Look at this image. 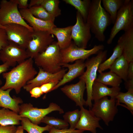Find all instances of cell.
<instances>
[{"instance_id": "6da1fadb", "label": "cell", "mask_w": 133, "mask_h": 133, "mask_svg": "<svg viewBox=\"0 0 133 133\" xmlns=\"http://www.w3.org/2000/svg\"><path fill=\"white\" fill-rule=\"evenodd\" d=\"M33 59L29 58L15 66L8 72L2 73L5 83L1 89H14L17 94L27 83L33 79L38 72L33 66Z\"/></svg>"}, {"instance_id": "7a4b0ae2", "label": "cell", "mask_w": 133, "mask_h": 133, "mask_svg": "<svg viewBox=\"0 0 133 133\" xmlns=\"http://www.w3.org/2000/svg\"><path fill=\"white\" fill-rule=\"evenodd\" d=\"M101 2V0L91 1L86 22L95 37L99 41L103 42L105 39L104 32L112 21Z\"/></svg>"}, {"instance_id": "3957f363", "label": "cell", "mask_w": 133, "mask_h": 133, "mask_svg": "<svg viewBox=\"0 0 133 133\" xmlns=\"http://www.w3.org/2000/svg\"><path fill=\"white\" fill-rule=\"evenodd\" d=\"M34 59L36 65L46 72L54 73L61 69L60 49L57 42L53 41Z\"/></svg>"}, {"instance_id": "277c9868", "label": "cell", "mask_w": 133, "mask_h": 133, "mask_svg": "<svg viewBox=\"0 0 133 133\" xmlns=\"http://www.w3.org/2000/svg\"><path fill=\"white\" fill-rule=\"evenodd\" d=\"M107 50L99 51L95 56L88 59L85 62L86 70L79 77L85 83L86 90L87 99L86 105L91 108L92 91L93 84L97 78V72L100 65L106 59Z\"/></svg>"}, {"instance_id": "5b68a950", "label": "cell", "mask_w": 133, "mask_h": 133, "mask_svg": "<svg viewBox=\"0 0 133 133\" xmlns=\"http://www.w3.org/2000/svg\"><path fill=\"white\" fill-rule=\"evenodd\" d=\"M114 24L107 40L111 44L117 34L121 30L124 32L133 27V0H125L118 10Z\"/></svg>"}, {"instance_id": "8992f818", "label": "cell", "mask_w": 133, "mask_h": 133, "mask_svg": "<svg viewBox=\"0 0 133 133\" xmlns=\"http://www.w3.org/2000/svg\"><path fill=\"white\" fill-rule=\"evenodd\" d=\"M15 23L24 25L33 31V28L23 18L18 9L16 0H2L0 3V24Z\"/></svg>"}, {"instance_id": "52a82bcc", "label": "cell", "mask_w": 133, "mask_h": 133, "mask_svg": "<svg viewBox=\"0 0 133 133\" xmlns=\"http://www.w3.org/2000/svg\"><path fill=\"white\" fill-rule=\"evenodd\" d=\"M104 48L102 45H96L91 49L86 50L77 46L74 42L66 48L60 50L61 63L67 64L79 60H84L92 55L97 54Z\"/></svg>"}, {"instance_id": "ba28073f", "label": "cell", "mask_w": 133, "mask_h": 133, "mask_svg": "<svg viewBox=\"0 0 133 133\" xmlns=\"http://www.w3.org/2000/svg\"><path fill=\"white\" fill-rule=\"evenodd\" d=\"M18 114L22 117L28 118L33 123L38 125L42 119L47 115L54 111H58L60 114L64 113L63 110L55 103H51L45 108L34 107L30 103L22 104L19 105Z\"/></svg>"}, {"instance_id": "9c48e42d", "label": "cell", "mask_w": 133, "mask_h": 133, "mask_svg": "<svg viewBox=\"0 0 133 133\" xmlns=\"http://www.w3.org/2000/svg\"><path fill=\"white\" fill-rule=\"evenodd\" d=\"M53 35L48 31H34L26 51L29 57L34 59L54 41Z\"/></svg>"}, {"instance_id": "30bf717a", "label": "cell", "mask_w": 133, "mask_h": 133, "mask_svg": "<svg viewBox=\"0 0 133 133\" xmlns=\"http://www.w3.org/2000/svg\"><path fill=\"white\" fill-rule=\"evenodd\" d=\"M90 109L96 116L102 119L107 126L109 122L113 120L118 111L115 98L109 99L107 97L94 102Z\"/></svg>"}, {"instance_id": "8fae6325", "label": "cell", "mask_w": 133, "mask_h": 133, "mask_svg": "<svg viewBox=\"0 0 133 133\" xmlns=\"http://www.w3.org/2000/svg\"><path fill=\"white\" fill-rule=\"evenodd\" d=\"M4 26L8 41L13 42L26 50L32 39L33 31L19 24H10Z\"/></svg>"}, {"instance_id": "7c38bea8", "label": "cell", "mask_w": 133, "mask_h": 133, "mask_svg": "<svg viewBox=\"0 0 133 133\" xmlns=\"http://www.w3.org/2000/svg\"><path fill=\"white\" fill-rule=\"evenodd\" d=\"M76 23L72 28V39L78 47L86 49L91 37L90 28L78 11L76 12Z\"/></svg>"}, {"instance_id": "4fadbf2b", "label": "cell", "mask_w": 133, "mask_h": 133, "mask_svg": "<svg viewBox=\"0 0 133 133\" xmlns=\"http://www.w3.org/2000/svg\"><path fill=\"white\" fill-rule=\"evenodd\" d=\"M29 58L26 50L10 41L0 51V60L10 63L14 66Z\"/></svg>"}, {"instance_id": "5bb4252c", "label": "cell", "mask_w": 133, "mask_h": 133, "mask_svg": "<svg viewBox=\"0 0 133 133\" xmlns=\"http://www.w3.org/2000/svg\"><path fill=\"white\" fill-rule=\"evenodd\" d=\"M67 70L61 69L57 72L53 73L45 71L39 68L37 76L28 81L23 88L26 91L29 92L33 88L40 87L47 83L53 81L59 82L62 79Z\"/></svg>"}, {"instance_id": "9a60e30c", "label": "cell", "mask_w": 133, "mask_h": 133, "mask_svg": "<svg viewBox=\"0 0 133 133\" xmlns=\"http://www.w3.org/2000/svg\"><path fill=\"white\" fill-rule=\"evenodd\" d=\"M80 108V117L76 129L89 131L92 133H97V128L103 130L99 123L100 118L96 116L90 109L88 110L83 106Z\"/></svg>"}, {"instance_id": "2e32d148", "label": "cell", "mask_w": 133, "mask_h": 133, "mask_svg": "<svg viewBox=\"0 0 133 133\" xmlns=\"http://www.w3.org/2000/svg\"><path fill=\"white\" fill-rule=\"evenodd\" d=\"M86 89L85 83L80 79L77 83L66 85L61 89V91L68 98L76 103L80 108L86 105V101L83 98V94Z\"/></svg>"}, {"instance_id": "e0dca14e", "label": "cell", "mask_w": 133, "mask_h": 133, "mask_svg": "<svg viewBox=\"0 0 133 133\" xmlns=\"http://www.w3.org/2000/svg\"><path fill=\"white\" fill-rule=\"evenodd\" d=\"M84 60H79L75 61V63L70 64L68 63H61L62 67H66L68 69L67 72L65 74L62 79L52 89L51 91L57 89L79 76H81L84 72L85 68Z\"/></svg>"}, {"instance_id": "ac0fdd59", "label": "cell", "mask_w": 133, "mask_h": 133, "mask_svg": "<svg viewBox=\"0 0 133 133\" xmlns=\"http://www.w3.org/2000/svg\"><path fill=\"white\" fill-rule=\"evenodd\" d=\"M19 11L23 18L29 23L34 31L49 32L56 27L54 23L44 21L35 17L29 8L20 9Z\"/></svg>"}, {"instance_id": "d6986e66", "label": "cell", "mask_w": 133, "mask_h": 133, "mask_svg": "<svg viewBox=\"0 0 133 133\" xmlns=\"http://www.w3.org/2000/svg\"><path fill=\"white\" fill-rule=\"evenodd\" d=\"M120 90L119 87L109 88L106 85L95 81L92 87V100L95 102L107 96H109L111 98H115Z\"/></svg>"}, {"instance_id": "ffe728a7", "label": "cell", "mask_w": 133, "mask_h": 133, "mask_svg": "<svg viewBox=\"0 0 133 133\" xmlns=\"http://www.w3.org/2000/svg\"><path fill=\"white\" fill-rule=\"evenodd\" d=\"M12 90L9 88L3 90L0 88V107L8 109L18 114L19 104H22L23 101L19 97H11L10 93Z\"/></svg>"}, {"instance_id": "44dd1931", "label": "cell", "mask_w": 133, "mask_h": 133, "mask_svg": "<svg viewBox=\"0 0 133 133\" xmlns=\"http://www.w3.org/2000/svg\"><path fill=\"white\" fill-rule=\"evenodd\" d=\"M72 27V26L61 28L56 27L49 32L56 37L57 42L60 50L67 47L72 42L71 32Z\"/></svg>"}, {"instance_id": "7402d4cb", "label": "cell", "mask_w": 133, "mask_h": 133, "mask_svg": "<svg viewBox=\"0 0 133 133\" xmlns=\"http://www.w3.org/2000/svg\"><path fill=\"white\" fill-rule=\"evenodd\" d=\"M118 40L122 46V54L129 63L133 62V27L125 32Z\"/></svg>"}, {"instance_id": "603a6c76", "label": "cell", "mask_w": 133, "mask_h": 133, "mask_svg": "<svg viewBox=\"0 0 133 133\" xmlns=\"http://www.w3.org/2000/svg\"><path fill=\"white\" fill-rule=\"evenodd\" d=\"M129 64L122 54L115 60L109 69L110 71L126 82L127 80Z\"/></svg>"}, {"instance_id": "cb8c5ba5", "label": "cell", "mask_w": 133, "mask_h": 133, "mask_svg": "<svg viewBox=\"0 0 133 133\" xmlns=\"http://www.w3.org/2000/svg\"><path fill=\"white\" fill-rule=\"evenodd\" d=\"M22 117L18 113L3 108L0 109V125L3 126L19 125Z\"/></svg>"}, {"instance_id": "d4e9b609", "label": "cell", "mask_w": 133, "mask_h": 133, "mask_svg": "<svg viewBox=\"0 0 133 133\" xmlns=\"http://www.w3.org/2000/svg\"><path fill=\"white\" fill-rule=\"evenodd\" d=\"M95 81L113 87H119L122 82V80L119 77L110 71L100 73Z\"/></svg>"}, {"instance_id": "484cf974", "label": "cell", "mask_w": 133, "mask_h": 133, "mask_svg": "<svg viewBox=\"0 0 133 133\" xmlns=\"http://www.w3.org/2000/svg\"><path fill=\"white\" fill-rule=\"evenodd\" d=\"M124 0H101L103 8L109 14L112 23L114 24L115 21L117 12L123 5Z\"/></svg>"}, {"instance_id": "4316f807", "label": "cell", "mask_w": 133, "mask_h": 133, "mask_svg": "<svg viewBox=\"0 0 133 133\" xmlns=\"http://www.w3.org/2000/svg\"><path fill=\"white\" fill-rule=\"evenodd\" d=\"M122 45L118 40L117 44L114 49L113 53L109 58L100 65L98 71L100 73L109 69L115 60L122 55Z\"/></svg>"}, {"instance_id": "83f0119b", "label": "cell", "mask_w": 133, "mask_h": 133, "mask_svg": "<svg viewBox=\"0 0 133 133\" xmlns=\"http://www.w3.org/2000/svg\"><path fill=\"white\" fill-rule=\"evenodd\" d=\"M66 3L69 4L77 9L86 22L91 0H64Z\"/></svg>"}, {"instance_id": "f1b7e54d", "label": "cell", "mask_w": 133, "mask_h": 133, "mask_svg": "<svg viewBox=\"0 0 133 133\" xmlns=\"http://www.w3.org/2000/svg\"><path fill=\"white\" fill-rule=\"evenodd\" d=\"M116 104L117 106L121 103L122 106L129 110L133 114V90H128L125 93L119 92L115 98Z\"/></svg>"}, {"instance_id": "f546056e", "label": "cell", "mask_w": 133, "mask_h": 133, "mask_svg": "<svg viewBox=\"0 0 133 133\" xmlns=\"http://www.w3.org/2000/svg\"><path fill=\"white\" fill-rule=\"evenodd\" d=\"M20 123L24 130L28 133H43L44 132L49 131L52 127L47 125L45 127H41L33 123L27 118L22 117Z\"/></svg>"}, {"instance_id": "4dcf8cb0", "label": "cell", "mask_w": 133, "mask_h": 133, "mask_svg": "<svg viewBox=\"0 0 133 133\" xmlns=\"http://www.w3.org/2000/svg\"><path fill=\"white\" fill-rule=\"evenodd\" d=\"M29 8L32 14L36 17L54 23L55 17L48 12L41 5L32 6Z\"/></svg>"}, {"instance_id": "1f68e13d", "label": "cell", "mask_w": 133, "mask_h": 133, "mask_svg": "<svg viewBox=\"0 0 133 133\" xmlns=\"http://www.w3.org/2000/svg\"><path fill=\"white\" fill-rule=\"evenodd\" d=\"M59 3L58 0H41L40 5L56 17L61 15V10L59 7Z\"/></svg>"}, {"instance_id": "d6a6232c", "label": "cell", "mask_w": 133, "mask_h": 133, "mask_svg": "<svg viewBox=\"0 0 133 133\" xmlns=\"http://www.w3.org/2000/svg\"><path fill=\"white\" fill-rule=\"evenodd\" d=\"M41 123L59 129H68L69 126V124L64 120L46 116L42 119Z\"/></svg>"}, {"instance_id": "836d02e7", "label": "cell", "mask_w": 133, "mask_h": 133, "mask_svg": "<svg viewBox=\"0 0 133 133\" xmlns=\"http://www.w3.org/2000/svg\"><path fill=\"white\" fill-rule=\"evenodd\" d=\"M81 112L78 109L66 112L63 116L64 120L70 125L69 129H76V126L80 118Z\"/></svg>"}, {"instance_id": "e575fe53", "label": "cell", "mask_w": 133, "mask_h": 133, "mask_svg": "<svg viewBox=\"0 0 133 133\" xmlns=\"http://www.w3.org/2000/svg\"><path fill=\"white\" fill-rule=\"evenodd\" d=\"M59 82L53 81L45 83L40 86L43 93H47L51 91L52 89Z\"/></svg>"}, {"instance_id": "d590c367", "label": "cell", "mask_w": 133, "mask_h": 133, "mask_svg": "<svg viewBox=\"0 0 133 133\" xmlns=\"http://www.w3.org/2000/svg\"><path fill=\"white\" fill-rule=\"evenodd\" d=\"M49 133H83L84 131L79 130H72L69 128L59 129L52 127Z\"/></svg>"}, {"instance_id": "8d00e7d4", "label": "cell", "mask_w": 133, "mask_h": 133, "mask_svg": "<svg viewBox=\"0 0 133 133\" xmlns=\"http://www.w3.org/2000/svg\"><path fill=\"white\" fill-rule=\"evenodd\" d=\"M7 36L4 29L0 28V51L8 43Z\"/></svg>"}, {"instance_id": "74e56055", "label": "cell", "mask_w": 133, "mask_h": 133, "mask_svg": "<svg viewBox=\"0 0 133 133\" xmlns=\"http://www.w3.org/2000/svg\"><path fill=\"white\" fill-rule=\"evenodd\" d=\"M17 128L15 125L3 126L0 125V133H15Z\"/></svg>"}, {"instance_id": "f35d334b", "label": "cell", "mask_w": 133, "mask_h": 133, "mask_svg": "<svg viewBox=\"0 0 133 133\" xmlns=\"http://www.w3.org/2000/svg\"><path fill=\"white\" fill-rule=\"evenodd\" d=\"M31 97L38 98L40 97L43 94L40 87H36L32 89L30 91Z\"/></svg>"}, {"instance_id": "ab89813d", "label": "cell", "mask_w": 133, "mask_h": 133, "mask_svg": "<svg viewBox=\"0 0 133 133\" xmlns=\"http://www.w3.org/2000/svg\"><path fill=\"white\" fill-rule=\"evenodd\" d=\"M12 66L11 64L8 63L6 62L0 65V74L1 73L6 72L10 67ZM2 84V82L0 79V85Z\"/></svg>"}, {"instance_id": "60d3db41", "label": "cell", "mask_w": 133, "mask_h": 133, "mask_svg": "<svg viewBox=\"0 0 133 133\" xmlns=\"http://www.w3.org/2000/svg\"><path fill=\"white\" fill-rule=\"evenodd\" d=\"M18 4V8L20 9L28 8L29 4L28 0H16Z\"/></svg>"}, {"instance_id": "b9f144b4", "label": "cell", "mask_w": 133, "mask_h": 133, "mask_svg": "<svg viewBox=\"0 0 133 133\" xmlns=\"http://www.w3.org/2000/svg\"><path fill=\"white\" fill-rule=\"evenodd\" d=\"M133 79V62H130L129 64L127 72V79Z\"/></svg>"}, {"instance_id": "7bdbcfd3", "label": "cell", "mask_w": 133, "mask_h": 133, "mask_svg": "<svg viewBox=\"0 0 133 133\" xmlns=\"http://www.w3.org/2000/svg\"><path fill=\"white\" fill-rule=\"evenodd\" d=\"M126 88L128 90H133V79H127L125 82Z\"/></svg>"}, {"instance_id": "ee69618b", "label": "cell", "mask_w": 133, "mask_h": 133, "mask_svg": "<svg viewBox=\"0 0 133 133\" xmlns=\"http://www.w3.org/2000/svg\"><path fill=\"white\" fill-rule=\"evenodd\" d=\"M15 133H24V130L21 126L17 127V130Z\"/></svg>"}, {"instance_id": "f6af8a7d", "label": "cell", "mask_w": 133, "mask_h": 133, "mask_svg": "<svg viewBox=\"0 0 133 133\" xmlns=\"http://www.w3.org/2000/svg\"><path fill=\"white\" fill-rule=\"evenodd\" d=\"M0 28L5 29V27L4 26H2L0 24Z\"/></svg>"}]
</instances>
